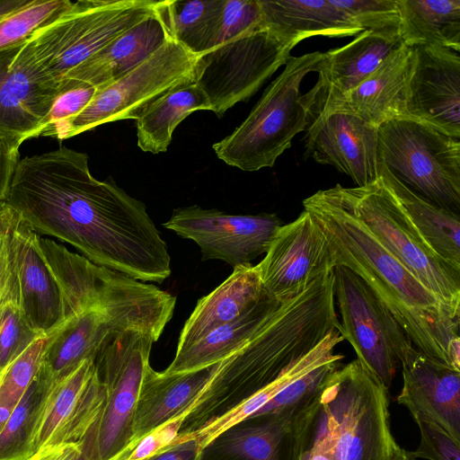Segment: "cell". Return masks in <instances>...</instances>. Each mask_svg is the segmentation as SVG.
<instances>
[{
  "label": "cell",
  "instance_id": "1",
  "mask_svg": "<svg viewBox=\"0 0 460 460\" xmlns=\"http://www.w3.org/2000/svg\"><path fill=\"white\" fill-rule=\"evenodd\" d=\"M4 199L39 235L71 244L96 265L142 282L171 275L167 244L145 203L112 178H94L85 153L60 146L19 160Z\"/></svg>",
  "mask_w": 460,
  "mask_h": 460
},
{
  "label": "cell",
  "instance_id": "28",
  "mask_svg": "<svg viewBox=\"0 0 460 460\" xmlns=\"http://www.w3.org/2000/svg\"><path fill=\"white\" fill-rule=\"evenodd\" d=\"M378 173L427 247L447 265L460 271V216L417 195L380 162Z\"/></svg>",
  "mask_w": 460,
  "mask_h": 460
},
{
  "label": "cell",
  "instance_id": "17",
  "mask_svg": "<svg viewBox=\"0 0 460 460\" xmlns=\"http://www.w3.org/2000/svg\"><path fill=\"white\" fill-rule=\"evenodd\" d=\"M105 387L93 358L84 360L50 388L35 430L32 451L61 444H81L99 417Z\"/></svg>",
  "mask_w": 460,
  "mask_h": 460
},
{
  "label": "cell",
  "instance_id": "16",
  "mask_svg": "<svg viewBox=\"0 0 460 460\" xmlns=\"http://www.w3.org/2000/svg\"><path fill=\"white\" fill-rule=\"evenodd\" d=\"M58 93L27 39L0 49V135L39 137Z\"/></svg>",
  "mask_w": 460,
  "mask_h": 460
},
{
  "label": "cell",
  "instance_id": "19",
  "mask_svg": "<svg viewBox=\"0 0 460 460\" xmlns=\"http://www.w3.org/2000/svg\"><path fill=\"white\" fill-rule=\"evenodd\" d=\"M408 118L460 138V57L438 46L414 47Z\"/></svg>",
  "mask_w": 460,
  "mask_h": 460
},
{
  "label": "cell",
  "instance_id": "27",
  "mask_svg": "<svg viewBox=\"0 0 460 460\" xmlns=\"http://www.w3.org/2000/svg\"><path fill=\"white\" fill-rule=\"evenodd\" d=\"M265 296L256 266L234 268L225 281L197 302L181 329L177 349L244 314Z\"/></svg>",
  "mask_w": 460,
  "mask_h": 460
},
{
  "label": "cell",
  "instance_id": "52",
  "mask_svg": "<svg viewBox=\"0 0 460 460\" xmlns=\"http://www.w3.org/2000/svg\"><path fill=\"white\" fill-rule=\"evenodd\" d=\"M78 460H87L84 455H82V456L78 459Z\"/></svg>",
  "mask_w": 460,
  "mask_h": 460
},
{
  "label": "cell",
  "instance_id": "11",
  "mask_svg": "<svg viewBox=\"0 0 460 460\" xmlns=\"http://www.w3.org/2000/svg\"><path fill=\"white\" fill-rule=\"evenodd\" d=\"M292 48L261 26L199 56L195 83L221 118L252 97L290 57Z\"/></svg>",
  "mask_w": 460,
  "mask_h": 460
},
{
  "label": "cell",
  "instance_id": "2",
  "mask_svg": "<svg viewBox=\"0 0 460 460\" xmlns=\"http://www.w3.org/2000/svg\"><path fill=\"white\" fill-rule=\"evenodd\" d=\"M323 228L332 263L358 276L416 349L460 370L459 317L391 255L343 203L336 186L303 200Z\"/></svg>",
  "mask_w": 460,
  "mask_h": 460
},
{
  "label": "cell",
  "instance_id": "38",
  "mask_svg": "<svg viewBox=\"0 0 460 460\" xmlns=\"http://www.w3.org/2000/svg\"><path fill=\"white\" fill-rule=\"evenodd\" d=\"M261 26L259 0H224L216 31L207 51L236 35Z\"/></svg>",
  "mask_w": 460,
  "mask_h": 460
},
{
  "label": "cell",
  "instance_id": "40",
  "mask_svg": "<svg viewBox=\"0 0 460 460\" xmlns=\"http://www.w3.org/2000/svg\"><path fill=\"white\" fill-rule=\"evenodd\" d=\"M96 88L89 84L66 81L48 115L40 136L51 137L63 124L77 115L91 102Z\"/></svg>",
  "mask_w": 460,
  "mask_h": 460
},
{
  "label": "cell",
  "instance_id": "46",
  "mask_svg": "<svg viewBox=\"0 0 460 460\" xmlns=\"http://www.w3.org/2000/svg\"><path fill=\"white\" fill-rule=\"evenodd\" d=\"M14 211L11 208L0 222V293L10 267V244Z\"/></svg>",
  "mask_w": 460,
  "mask_h": 460
},
{
  "label": "cell",
  "instance_id": "30",
  "mask_svg": "<svg viewBox=\"0 0 460 460\" xmlns=\"http://www.w3.org/2000/svg\"><path fill=\"white\" fill-rule=\"evenodd\" d=\"M403 45L460 50V0H398Z\"/></svg>",
  "mask_w": 460,
  "mask_h": 460
},
{
  "label": "cell",
  "instance_id": "48",
  "mask_svg": "<svg viewBox=\"0 0 460 460\" xmlns=\"http://www.w3.org/2000/svg\"><path fill=\"white\" fill-rule=\"evenodd\" d=\"M30 0H0V22L28 4Z\"/></svg>",
  "mask_w": 460,
  "mask_h": 460
},
{
  "label": "cell",
  "instance_id": "20",
  "mask_svg": "<svg viewBox=\"0 0 460 460\" xmlns=\"http://www.w3.org/2000/svg\"><path fill=\"white\" fill-rule=\"evenodd\" d=\"M38 237L31 226L14 211L11 247L20 309L33 332L40 336H50L63 323L61 296L54 275L39 249Z\"/></svg>",
  "mask_w": 460,
  "mask_h": 460
},
{
  "label": "cell",
  "instance_id": "45",
  "mask_svg": "<svg viewBox=\"0 0 460 460\" xmlns=\"http://www.w3.org/2000/svg\"><path fill=\"white\" fill-rule=\"evenodd\" d=\"M301 460H334L332 447L320 422V413Z\"/></svg>",
  "mask_w": 460,
  "mask_h": 460
},
{
  "label": "cell",
  "instance_id": "3",
  "mask_svg": "<svg viewBox=\"0 0 460 460\" xmlns=\"http://www.w3.org/2000/svg\"><path fill=\"white\" fill-rule=\"evenodd\" d=\"M333 281L332 271L282 302L251 340L220 362L183 418L178 438L197 434L262 391L330 332L340 331Z\"/></svg>",
  "mask_w": 460,
  "mask_h": 460
},
{
  "label": "cell",
  "instance_id": "33",
  "mask_svg": "<svg viewBox=\"0 0 460 460\" xmlns=\"http://www.w3.org/2000/svg\"><path fill=\"white\" fill-rule=\"evenodd\" d=\"M52 385L37 376L13 409L0 433V460H27L45 401Z\"/></svg>",
  "mask_w": 460,
  "mask_h": 460
},
{
  "label": "cell",
  "instance_id": "14",
  "mask_svg": "<svg viewBox=\"0 0 460 460\" xmlns=\"http://www.w3.org/2000/svg\"><path fill=\"white\" fill-rule=\"evenodd\" d=\"M282 221L276 214L232 215L198 205L174 208L164 227L195 242L202 261L221 260L233 268L265 254Z\"/></svg>",
  "mask_w": 460,
  "mask_h": 460
},
{
  "label": "cell",
  "instance_id": "25",
  "mask_svg": "<svg viewBox=\"0 0 460 460\" xmlns=\"http://www.w3.org/2000/svg\"><path fill=\"white\" fill-rule=\"evenodd\" d=\"M219 364L176 374L155 371L148 364L134 415L133 445L160 426L183 419Z\"/></svg>",
  "mask_w": 460,
  "mask_h": 460
},
{
  "label": "cell",
  "instance_id": "32",
  "mask_svg": "<svg viewBox=\"0 0 460 460\" xmlns=\"http://www.w3.org/2000/svg\"><path fill=\"white\" fill-rule=\"evenodd\" d=\"M224 0H166L171 34L191 53H205L214 37Z\"/></svg>",
  "mask_w": 460,
  "mask_h": 460
},
{
  "label": "cell",
  "instance_id": "35",
  "mask_svg": "<svg viewBox=\"0 0 460 460\" xmlns=\"http://www.w3.org/2000/svg\"><path fill=\"white\" fill-rule=\"evenodd\" d=\"M69 0H30L0 22V49L25 40L39 27L66 10Z\"/></svg>",
  "mask_w": 460,
  "mask_h": 460
},
{
  "label": "cell",
  "instance_id": "47",
  "mask_svg": "<svg viewBox=\"0 0 460 460\" xmlns=\"http://www.w3.org/2000/svg\"><path fill=\"white\" fill-rule=\"evenodd\" d=\"M82 455L81 444H61L40 449L27 460H78Z\"/></svg>",
  "mask_w": 460,
  "mask_h": 460
},
{
  "label": "cell",
  "instance_id": "43",
  "mask_svg": "<svg viewBox=\"0 0 460 460\" xmlns=\"http://www.w3.org/2000/svg\"><path fill=\"white\" fill-rule=\"evenodd\" d=\"M21 139L0 135V199H4L19 161Z\"/></svg>",
  "mask_w": 460,
  "mask_h": 460
},
{
  "label": "cell",
  "instance_id": "39",
  "mask_svg": "<svg viewBox=\"0 0 460 460\" xmlns=\"http://www.w3.org/2000/svg\"><path fill=\"white\" fill-rule=\"evenodd\" d=\"M341 359L323 364L292 382L252 416L281 411L317 394L326 378L341 366Z\"/></svg>",
  "mask_w": 460,
  "mask_h": 460
},
{
  "label": "cell",
  "instance_id": "22",
  "mask_svg": "<svg viewBox=\"0 0 460 460\" xmlns=\"http://www.w3.org/2000/svg\"><path fill=\"white\" fill-rule=\"evenodd\" d=\"M402 44L399 35L364 31L348 44L323 53L318 81L302 95L308 121L324 105L355 89Z\"/></svg>",
  "mask_w": 460,
  "mask_h": 460
},
{
  "label": "cell",
  "instance_id": "36",
  "mask_svg": "<svg viewBox=\"0 0 460 460\" xmlns=\"http://www.w3.org/2000/svg\"><path fill=\"white\" fill-rule=\"evenodd\" d=\"M49 336L37 338L0 378V403L14 407L35 380Z\"/></svg>",
  "mask_w": 460,
  "mask_h": 460
},
{
  "label": "cell",
  "instance_id": "4",
  "mask_svg": "<svg viewBox=\"0 0 460 460\" xmlns=\"http://www.w3.org/2000/svg\"><path fill=\"white\" fill-rule=\"evenodd\" d=\"M320 422L334 460H393L389 389L358 359L336 368L320 394Z\"/></svg>",
  "mask_w": 460,
  "mask_h": 460
},
{
  "label": "cell",
  "instance_id": "13",
  "mask_svg": "<svg viewBox=\"0 0 460 460\" xmlns=\"http://www.w3.org/2000/svg\"><path fill=\"white\" fill-rule=\"evenodd\" d=\"M321 391L281 411L252 416L226 429L201 449L199 460H301L314 432Z\"/></svg>",
  "mask_w": 460,
  "mask_h": 460
},
{
  "label": "cell",
  "instance_id": "6",
  "mask_svg": "<svg viewBox=\"0 0 460 460\" xmlns=\"http://www.w3.org/2000/svg\"><path fill=\"white\" fill-rule=\"evenodd\" d=\"M160 1L79 0L27 39L39 65L58 87L67 74L154 13ZM59 95V93H58Z\"/></svg>",
  "mask_w": 460,
  "mask_h": 460
},
{
  "label": "cell",
  "instance_id": "29",
  "mask_svg": "<svg viewBox=\"0 0 460 460\" xmlns=\"http://www.w3.org/2000/svg\"><path fill=\"white\" fill-rule=\"evenodd\" d=\"M281 303L265 296L244 314L213 330L184 349H176L173 360L164 372H190L223 361L251 340Z\"/></svg>",
  "mask_w": 460,
  "mask_h": 460
},
{
  "label": "cell",
  "instance_id": "9",
  "mask_svg": "<svg viewBox=\"0 0 460 460\" xmlns=\"http://www.w3.org/2000/svg\"><path fill=\"white\" fill-rule=\"evenodd\" d=\"M199 56L170 37L148 58L104 87L91 102L57 129L52 137L66 139L99 125L137 119L166 93L195 83Z\"/></svg>",
  "mask_w": 460,
  "mask_h": 460
},
{
  "label": "cell",
  "instance_id": "5",
  "mask_svg": "<svg viewBox=\"0 0 460 460\" xmlns=\"http://www.w3.org/2000/svg\"><path fill=\"white\" fill-rule=\"evenodd\" d=\"M322 58L319 51L290 56L247 118L212 146L217 157L246 172L273 166L293 137L308 126L300 85L307 74L317 71Z\"/></svg>",
  "mask_w": 460,
  "mask_h": 460
},
{
  "label": "cell",
  "instance_id": "21",
  "mask_svg": "<svg viewBox=\"0 0 460 460\" xmlns=\"http://www.w3.org/2000/svg\"><path fill=\"white\" fill-rule=\"evenodd\" d=\"M402 386L397 397L412 419L432 421L460 442V370L415 348L400 361Z\"/></svg>",
  "mask_w": 460,
  "mask_h": 460
},
{
  "label": "cell",
  "instance_id": "10",
  "mask_svg": "<svg viewBox=\"0 0 460 460\" xmlns=\"http://www.w3.org/2000/svg\"><path fill=\"white\" fill-rule=\"evenodd\" d=\"M336 189L346 207L377 242L460 317V271L427 247L380 177L363 187L337 184Z\"/></svg>",
  "mask_w": 460,
  "mask_h": 460
},
{
  "label": "cell",
  "instance_id": "7",
  "mask_svg": "<svg viewBox=\"0 0 460 460\" xmlns=\"http://www.w3.org/2000/svg\"><path fill=\"white\" fill-rule=\"evenodd\" d=\"M140 331L109 336L93 363L105 387L102 411L81 442L87 460H117L133 445V420L153 343Z\"/></svg>",
  "mask_w": 460,
  "mask_h": 460
},
{
  "label": "cell",
  "instance_id": "34",
  "mask_svg": "<svg viewBox=\"0 0 460 460\" xmlns=\"http://www.w3.org/2000/svg\"><path fill=\"white\" fill-rule=\"evenodd\" d=\"M323 363V358L318 350L313 349L310 351L268 387L247 399L195 434L194 436L199 440L201 449L226 429L252 416L288 385L321 366Z\"/></svg>",
  "mask_w": 460,
  "mask_h": 460
},
{
  "label": "cell",
  "instance_id": "24",
  "mask_svg": "<svg viewBox=\"0 0 460 460\" xmlns=\"http://www.w3.org/2000/svg\"><path fill=\"white\" fill-rule=\"evenodd\" d=\"M170 37L172 36L167 20L166 0H164L154 13L72 69L62 86L72 80L96 89L104 87L148 58Z\"/></svg>",
  "mask_w": 460,
  "mask_h": 460
},
{
  "label": "cell",
  "instance_id": "12",
  "mask_svg": "<svg viewBox=\"0 0 460 460\" xmlns=\"http://www.w3.org/2000/svg\"><path fill=\"white\" fill-rule=\"evenodd\" d=\"M340 333L361 366L390 388L400 361L414 348L389 310L349 269H333Z\"/></svg>",
  "mask_w": 460,
  "mask_h": 460
},
{
  "label": "cell",
  "instance_id": "37",
  "mask_svg": "<svg viewBox=\"0 0 460 460\" xmlns=\"http://www.w3.org/2000/svg\"><path fill=\"white\" fill-rule=\"evenodd\" d=\"M332 3L363 31L399 35L398 0H332Z\"/></svg>",
  "mask_w": 460,
  "mask_h": 460
},
{
  "label": "cell",
  "instance_id": "44",
  "mask_svg": "<svg viewBox=\"0 0 460 460\" xmlns=\"http://www.w3.org/2000/svg\"><path fill=\"white\" fill-rule=\"evenodd\" d=\"M201 447L194 435L177 438L160 452L146 460H199Z\"/></svg>",
  "mask_w": 460,
  "mask_h": 460
},
{
  "label": "cell",
  "instance_id": "8",
  "mask_svg": "<svg viewBox=\"0 0 460 460\" xmlns=\"http://www.w3.org/2000/svg\"><path fill=\"white\" fill-rule=\"evenodd\" d=\"M378 161L407 188L460 216V140L402 118L378 128Z\"/></svg>",
  "mask_w": 460,
  "mask_h": 460
},
{
  "label": "cell",
  "instance_id": "23",
  "mask_svg": "<svg viewBox=\"0 0 460 460\" xmlns=\"http://www.w3.org/2000/svg\"><path fill=\"white\" fill-rule=\"evenodd\" d=\"M413 66L414 48L402 44L355 89L316 111L308 125L329 111L349 112L377 128L393 119L408 118L407 100Z\"/></svg>",
  "mask_w": 460,
  "mask_h": 460
},
{
  "label": "cell",
  "instance_id": "26",
  "mask_svg": "<svg viewBox=\"0 0 460 460\" xmlns=\"http://www.w3.org/2000/svg\"><path fill=\"white\" fill-rule=\"evenodd\" d=\"M261 25L292 49L323 36L344 38L364 31L332 0H259Z\"/></svg>",
  "mask_w": 460,
  "mask_h": 460
},
{
  "label": "cell",
  "instance_id": "15",
  "mask_svg": "<svg viewBox=\"0 0 460 460\" xmlns=\"http://www.w3.org/2000/svg\"><path fill=\"white\" fill-rule=\"evenodd\" d=\"M255 266L264 293L279 302L296 297L334 269L326 235L306 210L279 228Z\"/></svg>",
  "mask_w": 460,
  "mask_h": 460
},
{
  "label": "cell",
  "instance_id": "31",
  "mask_svg": "<svg viewBox=\"0 0 460 460\" xmlns=\"http://www.w3.org/2000/svg\"><path fill=\"white\" fill-rule=\"evenodd\" d=\"M196 111H211L207 95L196 83L166 93L137 119V146L152 154L166 152L174 129Z\"/></svg>",
  "mask_w": 460,
  "mask_h": 460
},
{
  "label": "cell",
  "instance_id": "51",
  "mask_svg": "<svg viewBox=\"0 0 460 460\" xmlns=\"http://www.w3.org/2000/svg\"><path fill=\"white\" fill-rule=\"evenodd\" d=\"M11 208L6 204L4 199H0V222L10 211Z\"/></svg>",
  "mask_w": 460,
  "mask_h": 460
},
{
  "label": "cell",
  "instance_id": "50",
  "mask_svg": "<svg viewBox=\"0 0 460 460\" xmlns=\"http://www.w3.org/2000/svg\"><path fill=\"white\" fill-rule=\"evenodd\" d=\"M393 460H417L411 453V451H408L404 448H400L395 453Z\"/></svg>",
  "mask_w": 460,
  "mask_h": 460
},
{
  "label": "cell",
  "instance_id": "41",
  "mask_svg": "<svg viewBox=\"0 0 460 460\" xmlns=\"http://www.w3.org/2000/svg\"><path fill=\"white\" fill-rule=\"evenodd\" d=\"M420 429V444L411 455L426 460H460V442L436 423L414 419Z\"/></svg>",
  "mask_w": 460,
  "mask_h": 460
},
{
  "label": "cell",
  "instance_id": "42",
  "mask_svg": "<svg viewBox=\"0 0 460 460\" xmlns=\"http://www.w3.org/2000/svg\"><path fill=\"white\" fill-rule=\"evenodd\" d=\"M182 420H174L146 434L117 460H146L160 452L176 440Z\"/></svg>",
  "mask_w": 460,
  "mask_h": 460
},
{
  "label": "cell",
  "instance_id": "49",
  "mask_svg": "<svg viewBox=\"0 0 460 460\" xmlns=\"http://www.w3.org/2000/svg\"><path fill=\"white\" fill-rule=\"evenodd\" d=\"M13 408L0 403V433L9 419Z\"/></svg>",
  "mask_w": 460,
  "mask_h": 460
},
{
  "label": "cell",
  "instance_id": "18",
  "mask_svg": "<svg viewBox=\"0 0 460 460\" xmlns=\"http://www.w3.org/2000/svg\"><path fill=\"white\" fill-rule=\"evenodd\" d=\"M378 128L355 114L329 111L306 128L305 157L334 166L363 187L378 177Z\"/></svg>",
  "mask_w": 460,
  "mask_h": 460
}]
</instances>
